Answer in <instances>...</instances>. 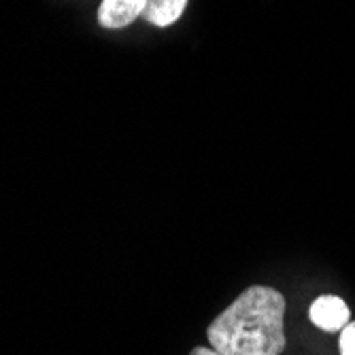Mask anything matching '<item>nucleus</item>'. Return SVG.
<instances>
[{
  "instance_id": "nucleus-1",
  "label": "nucleus",
  "mask_w": 355,
  "mask_h": 355,
  "mask_svg": "<svg viewBox=\"0 0 355 355\" xmlns=\"http://www.w3.org/2000/svg\"><path fill=\"white\" fill-rule=\"evenodd\" d=\"M285 298L275 287L253 285L209 326L221 355H281L285 349Z\"/></svg>"
},
{
  "instance_id": "nucleus-2",
  "label": "nucleus",
  "mask_w": 355,
  "mask_h": 355,
  "mask_svg": "<svg viewBox=\"0 0 355 355\" xmlns=\"http://www.w3.org/2000/svg\"><path fill=\"white\" fill-rule=\"evenodd\" d=\"M349 306L338 296H319L309 311L311 321L326 332H338L349 324Z\"/></svg>"
},
{
  "instance_id": "nucleus-3",
  "label": "nucleus",
  "mask_w": 355,
  "mask_h": 355,
  "mask_svg": "<svg viewBox=\"0 0 355 355\" xmlns=\"http://www.w3.org/2000/svg\"><path fill=\"white\" fill-rule=\"evenodd\" d=\"M145 5L147 0H103L98 7V21L109 30L125 28L143 15Z\"/></svg>"
},
{
  "instance_id": "nucleus-4",
  "label": "nucleus",
  "mask_w": 355,
  "mask_h": 355,
  "mask_svg": "<svg viewBox=\"0 0 355 355\" xmlns=\"http://www.w3.org/2000/svg\"><path fill=\"white\" fill-rule=\"evenodd\" d=\"M187 3L189 0H147L141 17L157 28H168L183 15Z\"/></svg>"
},
{
  "instance_id": "nucleus-5",
  "label": "nucleus",
  "mask_w": 355,
  "mask_h": 355,
  "mask_svg": "<svg viewBox=\"0 0 355 355\" xmlns=\"http://www.w3.org/2000/svg\"><path fill=\"white\" fill-rule=\"evenodd\" d=\"M340 355H355V321L340 330Z\"/></svg>"
},
{
  "instance_id": "nucleus-6",
  "label": "nucleus",
  "mask_w": 355,
  "mask_h": 355,
  "mask_svg": "<svg viewBox=\"0 0 355 355\" xmlns=\"http://www.w3.org/2000/svg\"><path fill=\"white\" fill-rule=\"evenodd\" d=\"M189 355H221V353H217L215 349H207V347H196L193 349Z\"/></svg>"
}]
</instances>
